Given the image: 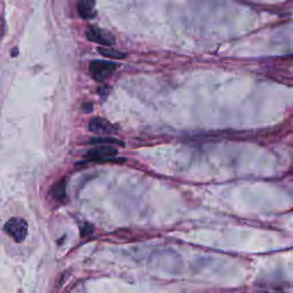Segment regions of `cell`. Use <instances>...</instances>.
Returning a JSON list of instances; mask_svg holds the SVG:
<instances>
[{
    "mask_svg": "<svg viewBox=\"0 0 293 293\" xmlns=\"http://www.w3.org/2000/svg\"><path fill=\"white\" fill-rule=\"evenodd\" d=\"M116 69H117V65L115 62L102 61V60H95L90 65V72L97 82L107 80L116 71Z\"/></svg>",
    "mask_w": 293,
    "mask_h": 293,
    "instance_id": "7a4b0ae2",
    "label": "cell"
},
{
    "mask_svg": "<svg viewBox=\"0 0 293 293\" xmlns=\"http://www.w3.org/2000/svg\"><path fill=\"white\" fill-rule=\"evenodd\" d=\"M91 144H119V146H124V142L114 139V137H94L91 140Z\"/></svg>",
    "mask_w": 293,
    "mask_h": 293,
    "instance_id": "9c48e42d",
    "label": "cell"
},
{
    "mask_svg": "<svg viewBox=\"0 0 293 293\" xmlns=\"http://www.w3.org/2000/svg\"><path fill=\"white\" fill-rule=\"evenodd\" d=\"M93 227H92L91 225H88V224H86L84 226V227H82V236H88V235H91L92 232H93Z\"/></svg>",
    "mask_w": 293,
    "mask_h": 293,
    "instance_id": "30bf717a",
    "label": "cell"
},
{
    "mask_svg": "<svg viewBox=\"0 0 293 293\" xmlns=\"http://www.w3.org/2000/svg\"><path fill=\"white\" fill-rule=\"evenodd\" d=\"M77 8H78L79 15L85 20H92L97 15L94 0H80Z\"/></svg>",
    "mask_w": 293,
    "mask_h": 293,
    "instance_id": "8992f818",
    "label": "cell"
},
{
    "mask_svg": "<svg viewBox=\"0 0 293 293\" xmlns=\"http://www.w3.org/2000/svg\"><path fill=\"white\" fill-rule=\"evenodd\" d=\"M118 154L117 148H115L111 144H97V147L92 148L85 155V157L87 158L88 161L93 162H119V163H123L125 160H116V155Z\"/></svg>",
    "mask_w": 293,
    "mask_h": 293,
    "instance_id": "6da1fadb",
    "label": "cell"
},
{
    "mask_svg": "<svg viewBox=\"0 0 293 293\" xmlns=\"http://www.w3.org/2000/svg\"><path fill=\"white\" fill-rule=\"evenodd\" d=\"M98 52L100 53L102 56L109 59H116V60H122L126 58L125 53L121 51H117V49H114L111 47H107V46H102V47L98 48Z\"/></svg>",
    "mask_w": 293,
    "mask_h": 293,
    "instance_id": "ba28073f",
    "label": "cell"
},
{
    "mask_svg": "<svg viewBox=\"0 0 293 293\" xmlns=\"http://www.w3.org/2000/svg\"><path fill=\"white\" fill-rule=\"evenodd\" d=\"M51 195L54 199L62 202L66 196V181L65 179H62L61 181L56 182L51 189Z\"/></svg>",
    "mask_w": 293,
    "mask_h": 293,
    "instance_id": "52a82bcc",
    "label": "cell"
},
{
    "mask_svg": "<svg viewBox=\"0 0 293 293\" xmlns=\"http://www.w3.org/2000/svg\"><path fill=\"white\" fill-rule=\"evenodd\" d=\"M3 230L16 243H21L26 239L28 235V224L24 219L12 218L3 226Z\"/></svg>",
    "mask_w": 293,
    "mask_h": 293,
    "instance_id": "3957f363",
    "label": "cell"
},
{
    "mask_svg": "<svg viewBox=\"0 0 293 293\" xmlns=\"http://www.w3.org/2000/svg\"><path fill=\"white\" fill-rule=\"evenodd\" d=\"M86 38L92 42H97V44L103 46H112L116 42L115 37L109 31L97 27L88 28L86 31Z\"/></svg>",
    "mask_w": 293,
    "mask_h": 293,
    "instance_id": "277c9868",
    "label": "cell"
},
{
    "mask_svg": "<svg viewBox=\"0 0 293 293\" xmlns=\"http://www.w3.org/2000/svg\"><path fill=\"white\" fill-rule=\"evenodd\" d=\"M88 126H90V130L92 132L97 134H105V135H109V134L115 133V126L104 118L95 117L91 119L90 125Z\"/></svg>",
    "mask_w": 293,
    "mask_h": 293,
    "instance_id": "5b68a950",
    "label": "cell"
}]
</instances>
